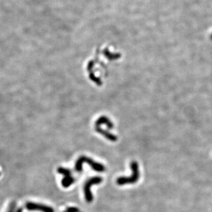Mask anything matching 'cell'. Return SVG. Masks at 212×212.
Returning <instances> with one entry per match:
<instances>
[{"mask_svg": "<svg viewBox=\"0 0 212 212\" xmlns=\"http://www.w3.org/2000/svg\"><path fill=\"white\" fill-rule=\"evenodd\" d=\"M66 212H80V210H78L77 208L76 207H69L67 209Z\"/></svg>", "mask_w": 212, "mask_h": 212, "instance_id": "cell-7", "label": "cell"}, {"mask_svg": "<svg viewBox=\"0 0 212 212\" xmlns=\"http://www.w3.org/2000/svg\"><path fill=\"white\" fill-rule=\"evenodd\" d=\"M23 210V208L22 207H19L18 209H16L15 212H22Z\"/></svg>", "mask_w": 212, "mask_h": 212, "instance_id": "cell-8", "label": "cell"}, {"mask_svg": "<svg viewBox=\"0 0 212 212\" xmlns=\"http://www.w3.org/2000/svg\"><path fill=\"white\" fill-rule=\"evenodd\" d=\"M131 168L132 170V175L130 177H121L117 180V184L124 185L126 184H133L136 183L139 179L140 173L139 166L137 162H133L131 163Z\"/></svg>", "mask_w": 212, "mask_h": 212, "instance_id": "cell-1", "label": "cell"}, {"mask_svg": "<svg viewBox=\"0 0 212 212\" xmlns=\"http://www.w3.org/2000/svg\"><path fill=\"white\" fill-rule=\"evenodd\" d=\"M102 181H103V179L100 177H94L89 179L85 182L84 186V195L85 197V200L87 202L90 203L93 199V195L91 191V187L94 184L100 183Z\"/></svg>", "mask_w": 212, "mask_h": 212, "instance_id": "cell-3", "label": "cell"}, {"mask_svg": "<svg viewBox=\"0 0 212 212\" xmlns=\"http://www.w3.org/2000/svg\"></svg>", "mask_w": 212, "mask_h": 212, "instance_id": "cell-10", "label": "cell"}, {"mask_svg": "<svg viewBox=\"0 0 212 212\" xmlns=\"http://www.w3.org/2000/svg\"><path fill=\"white\" fill-rule=\"evenodd\" d=\"M87 163L89 164L91 168L97 172H102L104 171L105 168L101 164L94 162L91 159L87 158L86 157L82 156L78 159V160L76 162L75 165V170L77 172H81L83 169V163Z\"/></svg>", "mask_w": 212, "mask_h": 212, "instance_id": "cell-2", "label": "cell"}, {"mask_svg": "<svg viewBox=\"0 0 212 212\" xmlns=\"http://www.w3.org/2000/svg\"><path fill=\"white\" fill-rule=\"evenodd\" d=\"M57 171L60 174H62L64 175V178L62 182V185L63 187H68L70 186L73 184L74 182V179L73 178L71 175V172L69 169L60 168H58Z\"/></svg>", "mask_w": 212, "mask_h": 212, "instance_id": "cell-4", "label": "cell"}, {"mask_svg": "<svg viewBox=\"0 0 212 212\" xmlns=\"http://www.w3.org/2000/svg\"><path fill=\"white\" fill-rule=\"evenodd\" d=\"M0 175H1V174H0Z\"/></svg>", "mask_w": 212, "mask_h": 212, "instance_id": "cell-9", "label": "cell"}, {"mask_svg": "<svg viewBox=\"0 0 212 212\" xmlns=\"http://www.w3.org/2000/svg\"><path fill=\"white\" fill-rule=\"evenodd\" d=\"M16 210V203L15 202H12L10 205L7 212H15Z\"/></svg>", "mask_w": 212, "mask_h": 212, "instance_id": "cell-6", "label": "cell"}, {"mask_svg": "<svg viewBox=\"0 0 212 212\" xmlns=\"http://www.w3.org/2000/svg\"><path fill=\"white\" fill-rule=\"evenodd\" d=\"M25 208L31 211H41L42 212H54V209L50 206L43 204L28 202L25 205Z\"/></svg>", "mask_w": 212, "mask_h": 212, "instance_id": "cell-5", "label": "cell"}]
</instances>
